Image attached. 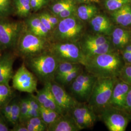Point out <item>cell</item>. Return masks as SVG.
<instances>
[{"label": "cell", "instance_id": "6da1fadb", "mask_svg": "<svg viewBox=\"0 0 131 131\" xmlns=\"http://www.w3.org/2000/svg\"><path fill=\"white\" fill-rule=\"evenodd\" d=\"M124 64L120 52L115 50L86 58L84 67L97 78H117Z\"/></svg>", "mask_w": 131, "mask_h": 131}, {"label": "cell", "instance_id": "7a4b0ae2", "mask_svg": "<svg viewBox=\"0 0 131 131\" xmlns=\"http://www.w3.org/2000/svg\"><path fill=\"white\" fill-rule=\"evenodd\" d=\"M24 60L26 66L44 84L54 81L59 62L49 51Z\"/></svg>", "mask_w": 131, "mask_h": 131}, {"label": "cell", "instance_id": "3957f363", "mask_svg": "<svg viewBox=\"0 0 131 131\" xmlns=\"http://www.w3.org/2000/svg\"><path fill=\"white\" fill-rule=\"evenodd\" d=\"M50 44L48 39L31 33L26 29L24 25L14 52L18 56L25 59L49 51Z\"/></svg>", "mask_w": 131, "mask_h": 131}, {"label": "cell", "instance_id": "277c9868", "mask_svg": "<svg viewBox=\"0 0 131 131\" xmlns=\"http://www.w3.org/2000/svg\"><path fill=\"white\" fill-rule=\"evenodd\" d=\"M117 78H99L96 80L87 103L99 116L109 105Z\"/></svg>", "mask_w": 131, "mask_h": 131}, {"label": "cell", "instance_id": "5b68a950", "mask_svg": "<svg viewBox=\"0 0 131 131\" xmlns=\"http://www.w3.org/2000/svg\"><path fill=\"white\" fill-rule=\"evenodd\" d=\"M83 29V24L73 16L61 19L52 32L50 40L52 42L76 43L82 35Z\"/></svg>", "mask_w": 131, "mask_h": 131}, {"label": "cell", "instance_id": "8992f818", "mask_svg": "<svg viewBox=\"0 0 131 131\" xmlns=\"http://www.w3.org/2000/svg\"><path fill=\"white\" fill-rule=\"evenodd\" d=\"M49 51L59 63L67 62L84 65L85 57L76 43L51 42Z\"/></svg>", "mask_w": 131, "mask_h": 131}, {"label": "cell", "instance_id": "52a82bcc", "mask_svg": "<svg viewBox=\"0 0 131 131\" xmlns=\"http://www.w3.org/2000/svg\"><path fill=\"white\" fill-rule=\"evenodd\" d=\"M24 28V22L0 18V43L4 50L15 49Z\"/></svg>", "mask_w": 131, "mask_h": 131}, {"label": "cell", "instance_id": "ba28073f", "mask_svg": "<svg viewBox=\"0 0 131 131\" xmlns=\"http://www.w3.org/2000/svg\"><path fill=\"white\" fill-rule=\"evenodd\" d=\"M109 131H125L131 120L124 110L108 105L99 115Z\"/></svg>", "mask_w": 131, "mask_h": 131}, {"label": "cell", "instance_id": "9c48e42d", "mask_svg": "<svg viewBox=\"0 0 131 131\" xmlns=\"http://www.w3.org/2000/svg\"><path fill=\"white\" fill-rule=\"evenodd\" d=\"M12 86L21 92L33 94L37 92L38 78L28 70L24 62L12 77Z\"/></svg>", "mask_w": 131, "mask_h": 131}, {"label": "cell", "instance_id": "30bf717a", "mask_svg": "<svg viewBox=\"0 0 131 131\" xmlns=\"http://www.w3.org/2000/svg\"><path fill=\"white\" fill-rule=\"evenodd\" d=\"M97 79V77L86 71H82L70 84L72 93L76 97L87 102Z\"/></svg>", "mask_w": 131, "mask_h": 131}, {"label": "cell", "instance_id": "8fae6325", "mask_svg": "<svg viewBox=\"0 0 131 131\" xmlns=\"http://www.w3.org/2000/svg\"><path fill=\"white\" fill-rule=\"evenodd\" d=\"M52 93L63 115L70 114L79 102L56 81L50 83Z\"/></svg>", "mask_w": 131, "mask_h": 131}, {"label": "cell", "instance_id": "7c38bea8", "mask_svg": "<svg viewBox=\"0 0 131 131\" xmlns=\"http://www.w3.org/2000/svg\"><path fill=\"white\" fill-rule=\"evenodd\" d=\"M70 114L82 130L92 128L98 117V115L88 103L79 102Z\"/></svg>", "mask_w": 131, "mask_h": 131}, {"label": "cell", "instance_id": "4fadbf2b", "mask_svg": "<svg viewBox=\"0 0 131 131\" xmlns=\"http://www.w3.org/2000/svg\"><path fill=\"white\" fill-rule=\"evenodd\" d=\"M17 56L15 52H5L0 56V84H9L12 79L13 66Z\"/></svg>", "mask_w": 131, "mask_h": 131}, {"label": "cell", "instance_id": "5bb4252c", "mask_svg": "<svg viewBox=\"0 0 131 131\" xmlns=\"http://www.w3.org/2000/svg\"><path fill=\"white\" fill-rule=\"evenodd\" d=\"M131 85L117 78L113 90L109 105L125 110L127 95Z\"/></svg>", "mask_w": 131, "mask_h": 131}, {"label": "cell", "instance_id": "9a60e30c", "mask_svg": "<svg viewBox=\"0 0 131 131\" xmlns=\"http://www.w3.org/2000/svg\"><path fill=\"white\" fill-rule=\"evenodd\" d=\"M78 125L71 114L61 115L56 121L47 126V131H79Z\"/></svg>", "mask_w": 131, "mask_h": 131}, {"label": "cell", "instance_id": "2e32d148", "mask_svg": "<svg viewBox=\"0 0 131 131\" xmlns=\"http://www.w3.org/2000/svg\"><path fill=\"white\" fill-rule=\"evenodd\" d=\"M50 83L48 82L44 84L42 89L37 91V95H35L39 104L44 107L56 111L61 115L62 113L58 106L50 87Z\"/></svg>", "mask_w": 131, "mask_h": 131}, {"label": "cell", "instance_id": "e0dca14e", "mask_svg": "<svg viewBox=\"0 0 131 131\" xmlns=\"http://www.w3.org/2000/svg\"><path fill=\"white\" fill-rule=\"evenodd\" d=\"M24 23L25 28L29 31L38 36L46 38L50 40L51 34L42 24L38 15L29 16Z\"/></svg>", "mask_w": 131, "mask_h": 131}, {"label": "cell", "instance_id": "ac0fdd59", "mask_svg": "<svg viewBox=\"0 0 131 131\" xmlns=\"http://www.w3.org/2000/svg\"><path fill=\"white\" fill-rule=\"evenodd\" d=\"M110 36L113 46L118 51L131 42V32L124 28H114Z\"/></svg>", "mask_w": 131, "mask_h": 131}, {"label": "cell", "instance_id": "d6986e66", "mask_svg": "<svg viewBox=\"0 0 131 131\" xmlns=\"http://www.w3.org/2000/svg\"><path fill=\"white\" fill-rule=\"evenodd\" d=\"M90 24L94 31L99 35H111L113 30V24L107 17L97 15L91 19Z\"/></svg>", "mask_w": 131, "mask_h": 131}, {"label": "cell", "instance_id": "ffe728a7", "mask_svg": "<svg viewBox=\"0 0 131 131\" xmlns=\"http://www.w3.org/2000/svg\"><path fill=\"white\" fill-rule=\"evenodd\" d=\"M111 15L115 23L121 26L125 27L131 25V7L128 4L113 11Z\"/></svg>", "mask_w": 131, "mask_h": 131}, {"label": "cell", "instance_id": "44dd1931", "mask_svg": "<svg viewBox=\"0 0 131 131\" xmlns=\"http://www.w3.org/2000/svg\"><path fill=\"white\" fill-rule=\"evenodd\" d=\"M117 50L113 45L111 41L102 45L89 47L82 50L85 58L99 54Z\"/></svg>", "mask_w": 131, "mask_h": 131}, {"label": "cell", "instance_id": "7402d4cb", "mask_svg": "<svg viewBox=\"0 0 131 131\" xmlns=\"http://www.w3.org/2000/svg\"><path fill=\"white\" fill-rule=\"evenodd\" d=\"M110 41L106 36L96 34V35H88L84 38L83 41L79 45L81 50L89 47L98 46Z\"/></svg>", "mask_w": 131, "mask_h": 131}, {"label": "cell", "instance_id": "603a6c76", "mask_svg": "<svg viewBox=\"0 0 131 131\" xmlns=\"http://www.w3.org/2000/svg\"><path fill=\"white\" fill-rule=\"evenodd\" d=\"M14 13L21 18H27L31 14V0H13Z\"/></svg>", "mask_w": 131, "mask_h": 131}, {"label": "cell", "instance_id": "cb8c5ba5", "mask_svg": "<svg viewBox=\"0 0 131 131\" xmlns=\"http://www.w3.org/2000/svg\"><path fill=\"white\" fill-rule=\"evenodd\" d=\"M97 12V7L93 5H82L77 10V14L78 18L84 21L92 19L95 16Z\"/></svg>", "mask_w": 131, "mask_h": 131}, {"label": "cell", "instance_id": "d4e9b609", "mask_svg": "<svg viewBox=\"0 0 131 131\" xmlns=\"http://www.w3.org/2000/svg\"><path fill=\"white\" fill-rule=\"evenodd\" d=\"M40 117L47 126L55 121L61 116V114L56 111L44 107L40 105Z\"/></svg>", "mask_w": 131, "mask_h": 131}, {"label": "cell", "instance_id": "484cf974", "mask_svg": "<svg viewBox=\"0 0 131 131\" xmlns=\"http://www.w3.org/2000/svg\"><path fill=\"white\" fill-rule=\"evenodd\" d=\"M13 92L9 84H0V110L5 105L12 101Z\"/></svg>", "mask_w": 131, "mask_h": 131}, {"label": "cell", "instance_id": "4316f807", "mask_svg": "<svg viewBox=\"0 0 131 131\" xmlns=\"http://www.w3.org/2000/svg\"><path fill=\"white\" fill-rule=\"evenodd\" d=\"M83 66L80 64L71 63V62H60L58 65L55 74L54 79L65 75L72 70H76L83 67Z\"/></svg>", "mask_w": 131, "mask_h": 131}, {"label": "cell", "instance_id": "83f0119b", "mask_svg": "<svg viewBox=\"0 0 131 131\" xmlns=\"http://www.w3.org/2000/svg\"><path fill=\"white\" fill-rule=\"evenodd\" d=\"M27 98L29 105V110L26 121L31 117H40V104L38 102L36 96L33 94H30Z\"/></svg>", "mask_w": 131, "mask_h": 131}, {"label": "cell", "instance_id": "f1b7e54d", "mask_svg": "<svg viewBox=\"0 0 131 131\" xmlns=\"http://www.w3.org/2000/svg\"><path fill=\"white\" fill-rule=\"evenodd\" d=\"M83 67L72 70L65 75L56 78L54 79V81L61 85L70 84L73 80L83 71Z\"/></svg>", "mask_w": 131, "mask_h": 131}, {"label": "cell", "instance_id": "f546056e", "mask_svg": "<svg viewBox=\"0 0 131 131\" xmlns=\"http://www.w3.org/2000/svg\"><path fill=\"white\" fill-rule=\"evenodd\" d=\"M14 13L13 0H0V18H8Z\"/></svg>", "mask_w": 131, "mask_h": 131}, {"label": "cell", "instance_id": "4dcf8cb0", "mask_svg": "<svg viewBox=\"0 0 131 131\" xmlns=\"http://www.w3.org/2000/svg\"><path fill=\"white\" fill-rule=\"evenodd\" d=\"M75 4L72 0H60L52 5L51 10L52 14L57 16L63 10Z\"/></svg>", "mask_w": 131, "mask_h": 131}, {"label": "cell", "instance_id": "1f68e13d", "mask_svg": "<svg viewBox=\"0 0 131 131\" xmlns=\"http://www.w3.org/2000/svg\"><path fill=\"white\" fill-rule=\"evenodd\" d=\"M20 117V107L19 102L16 100L12 101V108L8 122L10 124L14 126L19 122Z\"/></svg>", "mask_w": 131, "mask_h": 131}, {"label": "cell", "instance_id": "d6a6232c", "mask_svg": "<svg viewBox=\"0 0 131 131\" xmlns=\"http://www.w3.org/2000/svg\"><path fill=\"white\" fill-rule=\"evenodd\" d=\"M20 107V117L19 122L24 123L27 119L29 110V105L28 98L22 99L19 101Z\"/></svg>", "mask_w": 131, "mask_h": 131}, {"label": "cell", "instance_id": "836d02e7", "mask_svg": "<svg viewBox=\"0 0 131 131\" xmlns=\"http://www.w3.org/2000/svg\"><path fill=\"white\" fill-rule=\"evenodd\" d=\"M130 0H106L105 5L108 10L114 11L128 4Z\"/></svg>", "mask_w": 131, "mask_h": 131}, {"label": "cell", "instance_id": "e575fe53", "mask_svg": "<svg viewBox=\"0 0 131 131\" xmlns=\"http://www.w3.org/2000/svg\"><path fill=\"white\" fill-rule=\"evenodd\" d=\"M118 78L131 85V64H124L120 71Z\"/></svg>", "mask_w": 131, "mask_h": 131}, {"label": "cell", "instance_id": "d590c367", "mask_svg": "<svg viewBox=\"0 0 131 131\" xmlns=\"http://www.w3.org/2000/svg\"><path fill=\"white\" fill-rule=\"evenodd\" d=\"M25 122H27L32 124L38 129V131H47V126L42 121V118L40 117L30 118Z\"/></svg>", "mask_w": 131, "mask_h": 131}, {"label": "cell", "instance_id": "8d00e7d4", "mask_svg": "<svg viewBox=\"0 0 131 131\" xmlns=\"http://www.w3.org/2000/svg\"><path fill=\"white\" fill-rule=\"evenodd\" d=\"M49 0H31L32 10L36 12L47 5Z\"/></svg>", "mask_w": 131, "mask_h": 131}, {"label": "cell", "instance_id": "74e56055", "mask_svg": "<svg viewBox=\"0 0 131 131\" xmlns=\"http://www.w3.org/2000/svg\"><path fill=\"white\" fill-rule=\"evenodd\" d=\"M76 11L75 5L70 6L61 12L57 16L60 19H65L68 17H70L73 15Z\"/></svg>", "mask_w": 131, "mask_h": 131}, {"label": "cell", "instance_id": "f35d334b", "mask_svg": "<svg viewBox=\"0 0 131 131\" xmlns=\"http://www.w3.org/2000/svg\"><path fill=\"white\" fill-rule=\"evenodd\" d=\"M12 108V101H11L9 103L6 104L5 106L2 108L0 111L2 113V115L4 117L6 121L8 122L9 119L11 111Z\"/></svg>", "mask_w": 131, "mask_h": 131}, {"label": "cell", "instance_id": "ab89813d", "mask_svg": "<svg viewBox=\"0 0 131 131\" xmlns=\"http://www.w3.org/2000/svg\"><path fill=\"white\" fill-rule=\"evenodd\" d=\"M43 14L46 16V17L47 18L50 24H51L52 26L54 29L58 25L60 19L54 14H51L47 12L43 13Z\"/></svg>", "mask_w": 131, "mask_h": 131}, {"label": "cell", "instance_id": "60d3db41", "mask_svg": "<svg viewBox=\"0 0 131 131\" xmlns=\"http://www.w3.org/2000/svg\"><path fill=\"white\" fill-rule=\"evenodd\" d=\"M39 18L40 19V20L41 21L42 24L47 28V29L50 31V32L52 34V32H53L54 28L52 26L51 24L49 22L48 19H47L46 16L43 14V13L38 15Z\"/></svg>", "mask_w": 131, "mask_h": 131}, {"label": "cell", "instance_id": "b9f144b4", "mask_svg": "<svg viewBox=\"0 0 131 131\" xmlns=\"http://www.w3.org/2000/svg\"><path fill=\"white\" fill-rule=\"evenodd\" d=\"M125 111L127 113L131 119V88L127 95Z\"/></svg>", "mask_w": 131, "mask_h": 131}, {"label": "cell", "instance_id": "7bdbcfd3", "mask_svg": "<svg viewBox=\"0 0 131 131\" xmlns=\"http://www.w3.org/2000/svg\"><path fill=\"white\" fill-rule=\"evenodd\" d=\"M7 121L0 111V131H10Z\"/></svg>", "mask_w": 131, "mask_h": 131}, {"label": "cell", "instance_id": "ee69618b", "mask_svg": "<svg viewBox=\"0 0 131 131\" xmlns=\"http://www.w3.org/2000/svg\"><path fill=\"white\" fill-rule=\"evenodd\" d=\"M11 131H28V129L26 126L25 123L19 122L15 125L13 126L12 129L10 130Z\"/></svg>", "mask_w": 131, "mask_h": 131}, {"label": "cell", "instance_id": "f6af8a7d", "mask_svg": "<svg viewBox=\"0 0 131 131\" xmlns=\"http://www.w3.org/2000/svg\"><path fill=\"white\" fill-rule=\"evenodd\" d=\"M122 55V59L124 61L125 64H131V52H120Z\"/></svg>", "mask_w": 131, "mask_h": 131}, {"label": "cell", "instance_id": "bcb514c9", "mask_svg": "<svg viewBox=\"0 0 131 131\" xmlns=\"http://www.w3.org/2000/svg\"><path fill=\"white\" fill-rule=\"evenodd\" d=\"M80 2L84 3H98L99 0H76Z\"/></svg>", "mask_w": 131, "mask_h": 131}, {"label": "cell", "instance_id": "7dc6e473", "mask_svg": "<svg viewBox=\"0 0 131 131\" xmlns=\"http://www.w3.org/2000/svg\"><path fill=\"white\" fill-rule=\"evenodd\" d=\"M3 51H4V49H3V47H2L1 44V43H0V56L3 53Z\"/></svg>", "mask_w": 131, "mask_h": 131}]
</instances>
